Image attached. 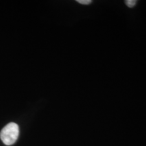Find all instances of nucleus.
I'll return each mask as SVG.
<instances>
[{
    "mask_svg": "<svg viewBox=\"0 0 146 146\" xmlns=\"http://www.w3.org/2000/svg\"><path fill=\"white\" fill-rule=\"evenodd\" d=\"M19 135V127L16 123H10L5 126L0 133V138L6 145H11L16 141Z\"/></svg>",
    "mask_w": 146,
    "mask_h": 146,
    "instance_id": "1",
    "label": "nucleus"
},
{
    "mask_svg": "<svg viewBox=\"0 0 146 146\" xmlns=\"http://www.w3.org/2000/svg\"><path fill=\"white\" fill-rule=\"evenodd\" d=\"M137 1H135V0H127V1H125L126 5H127L129 8H133V7H134Z\"/></svg>",
    "mask_w": 146,
    "mask_h": 146,
    "instance_id": "2",
    "label": "nucleus"
},
{
    "mask_svg": "<svg viewBox=\"0 0 146 146\" xmlns=\"http://www.w3.org/2000/svg\"><path fill=\"white\" fill-rule=\"evenodd\" d=\"M77 2L81 3V4L88 5V4H90L91 3V0H78Z\"/></svg>",
    "mask_w": 146,
    "mask_h": 146,
    "instance_id": "3",
    "label": "nucleus"
}]
</instances>
